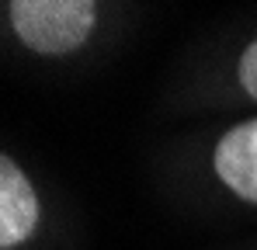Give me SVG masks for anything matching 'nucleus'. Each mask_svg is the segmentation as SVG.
I'll return each instance as SVG.
<instances>
[{"label": "nucleus", "mask_w": 257, "mask_h": 250, "mask_svg": "<svg viewBox=\"0 0 257 250\" xmlns=\"http://www.w3.org/2000/svg\"><path fill=\"white\" fill-rule=\"evenodd\" d=\"M42 222V198L21 164L0 153V250H18Z\"/></svg>", "instance_id": "nucleus-3"}, {"label": "nucleus", "mask_w": 257, "mask_h": 250, "mask_svg": "<svg viewBox=\"0 0 257 250\" xmlns=\"http://www.w3.org/2000/svg\"><path fill=\"white\" fill-rule=\"evenodd\" d=\"M14 39L35 56H73L97 28L94 0H14L7 7Z\"/></svg>", "instance_id": "nucleus-1"}, {"label": "nucleus", "mask_w": 257, "mask_h": 250, "mask_svg": "<svg viewBox=\"0 0 257 250\" xmlns=\"http://www.w3.org/2000/svg\"><path fill=\"white\" fill-rule=\"evenodd\" d=\"M215 181L243 205H257V115L229 125L212 146Z\"/></svg>", "instance_id": "nucleus-2"}, {"label": "nucleus", "mask_w": 257, "mask_h": 250, "mask_svg": "<svg viewBox=\"0 0 257 250\" xmlns=\"http://www.w3.org/2000/svg\"><path fill=\"white\" fill-rule=\"evenodd\" d=\"M233 77H236V87H240V94H243L250 104H257V35L247 42L243 49H240Z\"/></svg>", "instance_id": "nucleus-4"}]
</instances>
